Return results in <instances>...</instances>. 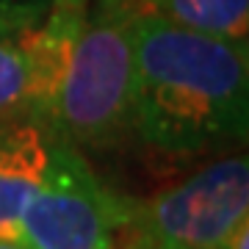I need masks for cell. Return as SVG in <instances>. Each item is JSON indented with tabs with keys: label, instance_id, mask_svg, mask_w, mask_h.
I'll list each match as a JSON object with an SVG mask.
<instances>
[{
	"label": "cell",
	"instance_id": "cell-1",
	"mask_svg": "<svg viewBox=\"0 0 249 249\" xmlns=\"http://www.w3.org/2000/svg\"><path fill=\"white\" fill-rule=\"evenodd\" d=\"M130 136L166 158H196L244 144L249 127L247 42L205 36L155 14H133Z\"/></svg>",
	"mask_w": 249,
	"mask_h": 249
},
{
	"label": "cell",
	"instance_id": "cell-2",
	"mask_svg": "<svg viewBox=\"0 0 249 249\" xmlns=\"http://www.w3.org/2000/svg\"><path fill=\"white\" fill-rule=\"evenodd\" d=\"M133 6L97 0L89 9L80 42L53 111L55 139L78 150H111L130 136L136 94Z\"/></svg>",
	"mask_w": 249,
	"mask_h": 249
},
{
	"label": "cell",
	"instance_id": "cell-3",
	"mask_svg": "<svg viewBox=\"0 0 249 249\" xmlns=\"http://www.w3.org/2000/svg\"><path fill=\"white\" fill-rule=\"evenodd\" d=\"M136 205L97 178L78 147L50 139L42 183L28 202L19 241L31 249H116Z\"/></svg>",
	"mask_w": 249,
	"mask_h": 249
},
{
	"label": "cell",
	"instance_id": "cell-4",
	"mask_svg": "<svg viewBox=\"0 0 249 249\" xmlns=\"http://www.w3.org/2000/svg\"><path fill=\"white\" fill-rule=\"evenodd\" d=\"M247 216L249 160L227 155L136 205L130 232L155 249H222Z\"/></svg>",
	"mask_w": 249,
	"mask_h": 249
},
{
	"label": "cell",
	"instance_id": "cell-5",
	"mask_svg": "<svg viewBox=\"0 0 249 249\" xmlns=\"http://www.w3.org/2000/svg\"><path fill=\"white\" fill-rule=\"evenodd\" d=\"M89 17V0H50L42 19L25 31L31 119L50 133L55 100ZM53 136V133H50Z\"/></svg>",
	"mask_w": 249,
	"mask_h": 249
},
{
	"label": "cell",
	"instance_id": "cell-6",
	"mask_svg": "<svg viewBox=\"0 0 249 249\" xmlns=\"http://www.w3.org/2000/svg\"><path fill=\"white\" fill-rule=\"evenodd\" d=\"M50 139L34 119L0 124V238H19V222L47 166Z\"/></svg>",
	"mask_w": 249,
	"mask_h": 249
},
{
	"label": "cell",
	"instance_id": "cell-7",
	"mask_svg": "<svg viewBox=\"0 0 249 249\" xmlns=\"http://www.w3.org/2000/svg\"><path fill=\"white\" fill-rule=\"evenodd\" d=\"M133 11L155 14L180 28L216 39L247 42L249 0H127Z\"/></svg>",
	"mask_w": 249,
	"mask_h": 249
},
{
	"label": "cell",
	"instance_id": "cell-8",
	"mask_svg": "<svg viewBox=\"0 0 249 249\" xmlns=\"http://www.w3.org/2000/svg\"><path fill=\"white\" fill-rule=\"evenodd\" d=\"M31 119L25 31L0 34V124Z\"/></svg>",
	"mask_w": 249,
	"mask_h": 249
},
{
	"label": "cell",
	"instance_id": "cell-9",
	"mask_svg": "<svg viewBox=\"0 0 249 249\" xmlns=\"http://www.w3.org/2000/svg\"><path fill=\"white\" fill-rule=\"evenodd\" d=\"M50 0H0V34H19L34 28Z\"/></svg>",
	"mask_w": 249,
	"mask_h": 249
},
{
	"label": "cell",
	"instance_id": "cell-10",
	"mask_svg": "<svg viewBox=\"0 0 249 249\" xmlns=\"http://www.w3.org/2000/svg\"><path fill=\"white\" fill-rule=\"evenodd\" d=\"M222 249H249V222H247V224H241L238 230H235L230 238L224 241V247H222Z\"/></svg>",
	"mask_w": 249,
	"mask_h": 249
},
{
	"label": "cell",
	"instance_id": "cell-11",
	"mask_svg": "<svg viewBox=\"0 0 249 249\" xmlns=\"http://www.w3.org/2000/svg\"><path fill=\"white\" fill-rule=\"evenodd\" d=\"M0 249H31V247L19 238H0Z\"/></svg>",
	"mask_w": 249,
	"mask_h": 249
},
{
	"label": "cell",
	"instance_id": "cell-12",
	"mask_svg": "<svg viewBox=\"0 0 249 249\" xmlns=\"http://www.w3.org/2000/svg\"><path fill=\"white\" fill-rule=\"evenodd\" d=\"M127 249H155V247H150L147 241H142L139 235H133V238H130V244H127Z\"/></svg>",
	"mask_w": 249,
	"mask_h": 249
},
{
	"label": "cell",
	"instance_id": "cell-13",
	"mask_svg": "<svg viewBox=\"0 0 249 249\" xmlns=\"http://www.w3.org/2000/svg\"><path fill=\"white\" fill-rule=\"evenodd\" d=\"M116 249H119V247H116Z\"/></svg>",
	"mask_w": 249,
	"mask_h": 249
}]
</instances>
